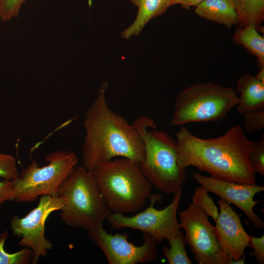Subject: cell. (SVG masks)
<instances>
[{"label":"cell","instance_id":"1","mask_svg":"<svg viewBox=\"0 0 264 264\" xmlns=\"http://www.w3.org/2000/svg\"><path fill=\"white\" fill-rule=\"evenodd\" d=\"M176 136L177 161L181 168L194 166L220 179L256 184V173L249 158L251 140L240 125L215 138L198 137L184 127Z\"/></svg>","mask_w":264,"mask_h":264},{"label":"cell","instance_id":"2","mask_svg":"<svg viewBox=\"0 0 264 264\" xmlns=\"http://www.w3.org/2000/svg\"><path fill=\"white\" fill-rule=\"evenodd\" d=\"M108 87L107 82L102 84L84 116L83 166L91 172L99 164L116 157L139 164L145 157L144 142L138 130L108 106Z\"/></svg>","mask_w":264,"mask_h":264},{"label":"cell","instance_id":"3","mask_svg":"<svg viewBox=\"0 0 264 264\" xmlns=\"http://www.w3.org/2000/svg\"><path fill=\"white\" fill-rule=\"evenodd\" d=\"M98 191L111 212L134 213L153 196L152 185L138 163L119 157L101 163L92 171Z\"/></svg>","mask_w":264,"mask_h":264},{"label":"cell","instance_id":"4","mask_svg":"<svg viewBox=\"0 0 264 264\" xmlns=\"http://www.w3.org/2000/svg\"><path fill=\"white\" fill-rule=\"evenodd\" d=\"M133 124L142 135L145 157L139 164L150 184L160 192L174 195L186 182L187 172L177 163L176 141L167 132L157 130L155 122L146 116Z\"/></svg>","mask_w":264,"mask_h":264},{"label":"cell","instance_id":"5","mask_svg":"<svg viewBox=\"0 0 264 264\" xmlns=\"http://www.w3.org/2000/svg\"><path fill=\"white\" fill-rule=\"evenodd\" d=\"M58 196L66 200L61 220L68 226L88 229L104 222L110 212L96 185L92 172L76 167L59 188Z\"/></svg>","mask_w":264,"mask_h":264},{"label":"cell","instance_id":"6","mask_svg":"<svg viewBox=\"0 0 264 264\" xmlns=\"http://www.w3.org/2000/svg\"><path fill=\"white\" fill-rule=\"evenodd\" d=\"M238 102L239 97L231 88L211 83L194 84L177 95L171 125L219 121Z\"/></svg>","mask_w":264,"mask_h":264},{"label":"cell","instance_id":"7","mask_svg":"<svg viewBox=\"0 0 264 264\" xmlns=\"http://www.w3.org/2000/svg\"><path fill=\"white\" fill-rule=\"evenodd\" d=\"M47 164L39 167L32 160L12 180L14 200L18 203L34 201L43 195L58 196L59 188L76 167L77 155L70 151H57L45 157Z\"/></svg>","mask_w":264,"mask_h":264},{"label":"cell","instance_id":"8","mask_svg":"<svg viewBox=\"0 0 264 264\" xmlns=\"http://www.w3.org/2000/svg\"><path fill=\"white\" fill-rule=\"evenodd\" d=\"M180 189L174 195L171 202L165 208L158 210L154 205L161 202L162 195L154 194L150 204L144 210L132 216L110 212L106 220L115 229L124 228L138 230L152 236L158 243L168 240L180 231L177 213L182 195Z\"/></svg>","mask_w":264,"mask_h":264},{"label":"cell","instance_id":"9","mask_svg":"<svg viewBox=\"0 0 264 264\" xmlns=\"http://www.w3.org/2000/svg\"><path fill=\"white\" fill-rule=\"evenodd\" d=\"M66 200L63 197L43 195L38 205L26 215L12 217L10 228L13 234L21 238L18 244L30 248L32 264H37L40 258L45 256L53 247L45 237V224L49 215L60 210Z\"/></svg>","mask_w":264,"mask_h":264},{"label":"cell","instance_id":"10","mask_svg":"<svg viewBox=\"0 0 264 264\" xmlns=\"http://www.w3.org/2000/svg\"><path fill=\"white\" fill-rule=\"evenodd\" d=\"M178 214L179 227L198 264H230L232 259L221 251L207 215L192 202Z\"/></svg>","mask_w":264,"mask_h":264},{"label":"cell","instance_id":"11","mask_svg":"<svg viewBox=\"0 0 264 264\" xmlns=\"http://www.w3.org/2000/svg\"><path fill=\"white\" fill-rule=\"evenodd\" d=\"M103 222L88 229V235L104 252L109 264H144L157 258L158 243L150 235L143 233V244L136 246L128 241L127 234L108 233Z\"/></svg>","mask_w":264,"mask_h":264},{"label":"cell","instance_id":"12","mask_svg":"<svg viewBox=\"0 0 264 264\" xmlns=\"http://www.w3.org/2000/svg\"><path fill=\"white\" fill-rule=\"evenodd\" d=\"M193 178L208 192L212 193L228 203L240 208L257 229L264 227V221L254 211V207L261 200H255V195L264 191V186L256 184H243L220 179L212 176L192 173Z\"/></svg>","mask_w":264,"mask_h":264},{"label":"cell","instance_id":"13","mask_svg":"<svg viewBox=\"0 0 264 264\" xmlns=\"http://www.w3.org/2000/svg\"><path fill=\"white\" fill-rule=\"evenodd\" d=\"M218 202L219 215L214 227L220 247L225 255L238 260L244 256L251 236L245 231L240 216L229 203L222 198Z\"/></svg>","mask_w":264,"mask_h":264},{"label":"cell","instance_id":"14","mask_svg":"<svg viewBox=\"0 0 264 264\" xmlns=\"http://www.w3.org/2000/svg\"><path fill=\"white\" fill-rule=\"evenodd\" d=\"M237 89L240 93L237 105L240 113L264 110V81L250 74H245L237 80Z\"/></svg>","mask_w":264,"mask_h":264},{"label":"cell","instance_id":"15","mask_svg":"<svg viewBox=\"0 0 264 264\" xmlns=\"http://www.w3.org/2000/svg\"><path fill=\"white\" fill-rule=\"evenodd\" d=\"M138 7L136 18L128 28L121 34L123 39H128L138 35L147 23L154 18L163 14L174 5L173 0H131Z\"/></svg>","mask_w":264,"mask_h":264},{"label":"cell","instance_id":"16","mask_svg":"<svg viewBox=\"0 0 264 264\" xmlns=\"http://www.w3.org/2000/svg\"><path fill=\"white\" fill-rule=\"evenodd\" d=\"M195 12L201 18L229 28L239 24L231 0H204L196 7Z\"/></svg>","mask_w":264,"mask_h":264},{"label":"cell","instance_id":"17","mask_svg":"<svg viewBox=\"0 0 264 264\" xmlns=\"http://www.w3.org/2000/svg\"><path fill=\"white\" fill-rule=\"evenodd\" d=\"M233 39L236 44L242 45L256 57L261 68L264 67V37L254 26L239 27L235 30Z\"/></svg>","mask_w":264,"mask_h":264},{"label":"cell","instance_id":"18","mask_svg":"<svg viewBox=\"0 0 264 264\" xmlns=\"http://www.w3.org/2000/svg\"><path fill=\"white\" fill-rule=\"evenodd\" d=\"M240 27L252 25L259 30L264 20V0H231Z\"/></svg>","mask_w":264,"mask_h":264},{"label":"cell","instance_id":"19","mask_svg":"<svg viewBox=\"0 0 264 264\" xmlns=\"http://www.w3.org/2000/svg\"><path fill=\"white\" fill-rule=\"evenodd\" d=\"M168 241L169 247H162L163 254L169 264H192L186 250L184 233L180 231Z\"/></svg>","mask_w":264,"mask_h":264},{"label":"cell","instance_id":"20","mask_svg":"<svg viewBox=\"0 0 264 264\" xmlns=\"http://www.w3.org/2000/svg\"><path fill=\"white\" fill-rule=\"evenodd\" d=\"M7 236L6 231L0 235V264H31L32 251L30 248L24 247L13 253H9L4 250V244Z\"/></svg>","mask_w":264,"mask_h":264},{"label":"cell","instance_id":"21","mask_svg":"<svg viewBox=\"0 0 264 264\" xmlns=\"http://www.w3.org/2000/svg\"><path fill=\"white\" fill-rule=\"evenodd\" d=\"M192 202L215 222L216 221L219 215V208L204 187L200 185L197 187L192 198Z\"/></svg>","mask_w":264,"mask_h":264},{"label":"cell","instance_id":"22","mask_svg":"<svg viewBox=\"0 0 264 264\" xmlns=\"http://www.w3.org/2000/svg\"><path fill=\"white\" fill-rule=\"evenodd\" d=\"M251 166L255 173L264 176V135L258 141H250L249 154Z\"/></svg>","mask_w":264,"mask_h":264},{"label":"cell","instance_id":"23","mask_svg":"<svg viewBox=\"0 0 264 264\" xmlns=\"http://www.w3.org/2000/svg\"><path fill=\"white\" fill-rule=\"evenodd\" d=\"M243 115V130L252 133L261 130L264 127V110L248 111Z\"/></svg>","mask_w":264,"mask_h":264},{"label":"cell","instance_id":"24","mask_svg":"<svg viewBox=\"0 0 264 264\" xmlns=\"http://www.w3.org/2000/svg\"><path fill=\"white\" fill-rule=\"evenodd\" d=\"M19 175L16 158L11 155L0 153V178L13 180Z\"/></svg>","mask_w":264,"mask_h":264},{"label":"cell","instance_id":"25","mask_svg":"<svg viewBox=\"0 0 264 264\" xmlns=\"http://www.w3.org/2000/svg\"><path fill=\"white\" fill-rule=\"evenodd\" d=\"M26 0H0V19L8 22L16 18Z\"/></svg>","mask_w":264,"mask_h":264},{"label":"cell","instance_id":"26","mask_svg":"<svg viewBox=\"0 0 264 264\" xmlns=\"http://www.w3.org/2000/svg\"><path fill=\"white\" fill-rule=\"evenodd\" d=\"M248 247L253 250L250 252L249 256L253 257L259 264L264 263V235L260 237L251 236Z\"/></svg>","mask_w":264,"mask_h":264},{"label":"cell","instance_id":"27","mask_svg":"<svg viewBox=\"0 0 264 264\" xmlns=\"http://www.w3.org/2000/svg\"><path fill=\"white\" fill-rule=\"evenodd\" d=\"M14 198L12 180H0V207L7 201L13 200Z\"/></svg>","mask_w":264,"mask_h":264},{"label":"cell","instance_id":"28","mask_svg":"<svg viewBox=\"0 0 264 264\" xmlns=\"http://www.w3.org/2000/svg\"><path fill=\"white\" fill-rule=\"evenodd\" d=\"M204 0H174L173 4H179L181 7L186 10H189L192 6H197Z\"/></svg>","mask_w":264,"mask_h":264},{"label":"cell","instance_id":"29","mask_svg":"<svg viewBox=\"0 0 264 264\" xmlns=\"http://www.w3.org/2000/svg\"><path fill=\"white\" fill-rule=\"evenodd\" d=\"M256 77L259 80L264 81V67L260 68Z\"/></svg>","mask_w":264,"mask_h":264},{"label":"cell","instance_id":"30","mask_svg":"<svg viewBox=\"0 0 264 264\" xmlns=\"http://www.w3.org/2000/svg\"><path fill=\"white\" fill-rule=\"evenodd\" d=\"M244 264V256H243L241 259L238 260H232L230 264Z\"/></svg>","mask_w":264,"mask_h":264},{"label":"cell","instance_id":"31","mask_svg":"<svg viewBox=\"0 0 264 264\" xmlns=\"http://www.w3.org/2000/svg\"><path fill=\"white\" fill-rule=\"evenodd\" d=\"M174 0H173V1Z\"/></svg>","mask_w":264,"mask_h":264}]
</instances>
